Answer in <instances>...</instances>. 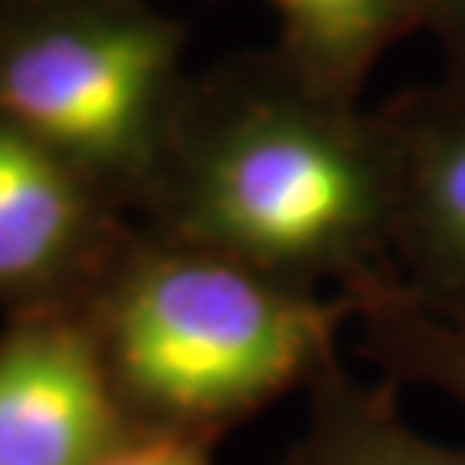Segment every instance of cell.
<instances>
[{
	"label": "cell",
	"instance_id": "obj_4",
	"mask_svg": "<svg viewBox=\"0 0 465 465\" xmlns=\"http://www.w3.org/2000/svg\"><path fill=\"white\" fill-rule=\"evenodd\" d=\"M84 307H32L0 331V465H97L142 438Z\"/></svg>",
	"mask_w": 465,
	"mask_h": 465
},
{
	"label": "cell",
	"instance_id": "obj_11",
	"mask_svg": "<svg viewBox=\"0 0 465 465\" xmlns=\"http://www.w3.org/2000/svg\"><path fill=\"white\" fill-rule=\"evenodd\" d=\"M449 7H451L455 35H459V42H462V49H465V0H449Z\"/></svg>",
	"mask_w": 465,
	"mask_h": 465
},
{
	"label": "cell",
	"instance_id": "obj_5",
	"mask_svg": "<svg viewBox=\"0 0 465 465\" xmlns=\"http://www.w3.org/2000/svg\"><path fill=\"white\" fill-rule=\"evenodd\" d=\"M128 238L121 207L0 121V303L7 314L84 307Z\"/></svg>",
	"mask_w": 465,
	"mask_h": 465
},
{
	"label": "cell",
	"instance_id": "obj_7",
	"mask_svg": "<svg viewBox=\"0 0 465 465\" xmlns=\"http://www.w3.org/2000/svg\"><path fill=\"white\" fill-rule=\"evenodd\" d=\"M280 465H465V449L417 431L393 382H362L334 362L311 386L307 428Z\"/></svg>",
	"mask_w": 465,
	"mask_h": 465
},
{
	"label": "cell",
	"instance_id": "obj_10",
	"mask_svg": "<svg viewBox=\"0 0 465 465\" xmlns=\"http://www.w3.org/2000/svg\"><path fill=\"white\" fill-rule=\"evenodd\" d=\"M214 438L149 431L97 465H214Z\"/></svg>",
	"mask_w": 465,
	"mask_h": 465
},
{
	"label": "cell",
	"instance_id": "obj_9",
	"mask_svg": "<svg viewBox=\"0 0 465 465\" xmlns=\"http://www.w3.org/2000/svg\"><path fill=\"white\" fill-rule=\"evenodd\" d=\"M349 293L366 351L393 380L424 382L465 407V324L434 314L390 276Z\"/></svg>",
	"mask_w": 465,
	"mask_h": 465
},
{
	"label": "cell",
	"instance_id": "obj_8",
	"mask_svg": "<svg viewBox=\"0 0 465 465\" xmlns=\"http://www.w3.org/2000/svg\"><path fill=\"white\" fill-rule=\"evenodd\" d=\"M282 69L321 97L345 100L417 21L420 0H269Z\"/></svg>",
	"mask_w": 465,
	"mask_h": 465
},
{
	"label": "cell",
	"instance_id": "obj_3",
	"mask_svg": "<svg viewBox=\"0 0 465 465\" xmlns=\"http://www.w3.org/2000/svg\"><path fill=\"white\" fill-rule=\"evenodd\" d=\"M186 35L145 0L0 7V121L114 207L149 203L190 104Z\"/></svg>",
	"mask_w": 465,
	"mask_h": 465
},
{
	"label": "cell",
	"instance_id": "obj_6",
	"mask_svg": "<svg viewBox=\"0 0 465 465\" xmlns=\"http://www.w3.org/2000/svg\"><path fill=\"white\" fill-rule=\"evenodd\" d=\"M411 280L400 286L465 324V114L424 124L397 155V232Z\"/></svg>",
	"mask_w": 465,
	"mask_h": 465
},
{
	"label": "cell",
	"instance_id": "obj_2",
	"mask_svg": "<svg viewBox=\"0 0 465 465\" xmlns=\"http://www.w3.org/2000/svg\"><path fill=\"white\" fill-rule=\"evenodd\" d=\"M100 355L142 431L214 438L338 362L355 297L290 286L214 252L132 234L86 297Z\"/></svg>",
	"mask_w": 465,
	"mask_h": 465
},
{
	"label": "cell",
	"instance_id": "obj_12",
	"mask_svg": "<svg viewBox=\"0 0 465 465\" xmlns=\"http://www.w3.org/2000/svg\"><path fill=\"white\" fill-rule=\"evenodd\" d=\"M4 4H25V0H0V7H4Z\"/></svg>",
	"mask_w": 465,
	"mask_h": 465
},
{
	"label": "cell",
	"instance_id": "obj_1",
	"mask_svg": "<svg viewBox=\"0 0 465 465\" xmlns=\"http://www.w3.org/2000/svg\"><path fill=\"white\" fill-rule=\"evenodd\" d=\"M155 234L290 286L380 280L397 232V155L290 73L190 97L149 200Z\"/></svg>",
	"mask_w": 465,
	"mask_h": 465
}]
</instances>
